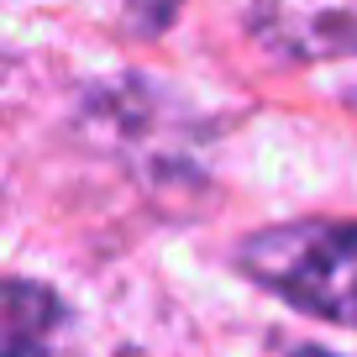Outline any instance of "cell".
<instances>
[{
    "label": "cell",
    "mask_w": 357,
    "mask_h": 357,
    "mask_svg": "<svg viewBox=\"0 0 357 357\" xmlns=\"http://www.w3.org/2000/svg\"><path fill=\"white\" fill-rule=\"evenodd\" d=\"M58 321H63V310L47 289L26 279L6 284V347H0V357H47Z\"/></svg>",
    "instance_id": "2"
},
{
    "label": "cell",
    "mask_w": 357,
    "mask_h": 357,
    "mask_svg": "<svg viewBox=\"0 0 357 357\" xmlns=\"http://www.w3.org/2000/svg\"><path fill=\"white\" fill-rule=\"evenodd\" d=\"M294 357H331V352H321V347H305V352H294Z\"/></svg>",
    "instance_id": "3"
},
{
    "label": "cell",
    "mask_w": 357,
    "mask_h": 357,
    "mask_svg": "<svg viewBox=\"0 0 357 357\" xmlns=\"http://www.w3.org/2000/svg\"><path fill=\"white\" fill-rule=\"evenodd\" d=\"M242 273L294 310L357 326V221H289L247 236Z\"/></svg>",
    "instance_id": "1"
}]
</instances>
